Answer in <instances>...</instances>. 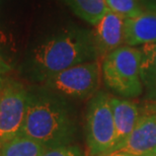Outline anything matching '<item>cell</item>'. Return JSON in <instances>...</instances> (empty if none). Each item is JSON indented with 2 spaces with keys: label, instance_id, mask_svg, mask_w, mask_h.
<instances>
[{
  "label": "cell",
  "instance_id": "cell-9",
  "mask_svg": "<svg viewBox=\"0 0 156 156\" xmlns=\"http://www.w3.org/2000/svg\"><path fill=\"white\" fill-rule=\"evenodd\" d=\"M125 44L131 47L156 44V8L143 9L125 20Z\"/></svg>",
  "mask_w": 156,
  "mask_h": 156
},
{
  "label": "cell",
  "instance_id": "cell-1",
  "mask_svg": "<svg viewBox=\"0 0 156 156\" xmlns=\"http://www.w3.org/2000/svg\"><path fill=\"white\" fill-rule=\"evenodd\" d=\"M77 124L67 104L47 93L29 92L27 115L20 134L42 143L47 148L70 145Z\"/></svg>",
  "mask_w": 156,
  "mask_h": 156
},
{
  "label": "cell",
  "instance_id": "cell-7",
  "mask_svg": "<svg viewBox=\"0 0 156 156\" xmlns=\"http://www.w3.org/2000/svg\"><path fill=\"white\" fill-rule=\"evenodd\" d=\"M98 58H105L125 44V18L108 10L92 30Z\"/></svg>",
  "mask_w": 156,
  "mask_h": 156
},
{
  "label": "cell",
  "instance_id": "cell-6",
  "mask_svg": "<svg viewBox=\"0 0 156 156\" xmlns=\"http://www.w3.org/2000/svg\"><path fill=\"white\" fill-rule=\"evenodd\" d=\"M101 66L98 60L85 62L47 78L46 85L58 94L72 98H87L95 94L99 86Z\"/></svg>",
  "mask_w": 156,
  "mask_h": 156
},
{
  "label": "cell",
  "instance_id": "cell-10",
  "mask_svg": "<svg viewBox=\"0 0 156 156\" xmlns=\"http://www.w3.org/2000/svg\"><path fill=\"white\" fill-rule=\"evenodd\" d=\"M111 108L116 130L115 145L112 150V152H115L132 133L138 123L140 115L137 105L128 99L111 96Z\"/></svg>",
  "mask_w": 156,
  "mask_h": 156
},
{
  "label": "cell",
  "instance_id": "cell-17",
  "mask_svg": "<svg viewBox=\"0 0 156 156\" xmlns=\"http://www.w3.org/2000/svg\"><path fill=\"white\" fill-rule=\"evenodd\" d=\"M146 8H156V0H141Z\"/></svg>",
  "mask_w": 156,
  "mask_h": 156
},
{
  "label": "cell",
  "instance_id": "cell-20",
  "mask_svg": "<svg viewBox=\"0 0 156 156\" xmlns=\"http://www.w3.org/2000/svg\"><path fill=\"white\" fill-rule=\"evenodd\" d=\"M6 41H7V39H6L5 34L0 30V44H5Z\"/></svg>",
  "mask_w": 156,
  "mask_h": 156
},
{
  "label": "cell",
  "instance_id": "cell-4",
  "mask_svg": "<svg viewBox=\"0 0 156 156\" xmlns=\"http://www.w3.org/2000/svg\"><path fill=\"white\" fill-rule=\"evenodd\" d=\"M115 130L111 95L98 91L90 99L86 113V144L88 156H105L115 145Z\"/></svg>",
  "mask_w": 156,
  "mask_h": 156
},
{
  "label": "cell",
  "instance_id": "cell-3",
  "mask_svg": "<svg viewBox=\"0 0 156 156\" xmlns=\"http://www.w3.org/2000/svg\"><path fill=\"white\" fill-rule=\"evenodd\" d=\"M141 49L122 46L104 58L102 77L108 88L123 98H137L143 91Z\"/></svg>",
  "mask_w": 156,
  "mask_h": 156
},
{
  "label": "cell",
  "instance_id": "cell-21",
  "mask_svg": "<svg viewBox=\"0 0 156 156\" xmlns=\"http://www.w3.org/2000/svg\"><path fill=\"white\" fill-rule=\"evenodd\" d=\"M145 156H156V151H155V152H153V153H150V154L145 155Z\"/></svg>",
  "mask_w": 156,
  "mask_h": 156
},
{
  "label": "cell",
  "instance_id": "cell-16",
  "mask_svg": "<svg viewBox=\"0 0 156 156\" xmlns=\"http://www.w3.org/2000/svg\"><path fill=\"white\" fill-rule=\"evenodd\" d=\"M9 70H10L9 65L6 63V62L3 60L1 57H0V77H2L4 74L7 73Z\"/></svg>",
  "mask_w": 156,
  "mask_h": 156
},
{
  "label": "cell",
  "instance_id": "cell-5",
  "mask_svg": "<svg viewBox=\"0 0 156 156\" xmlns=\"http://www.w3.org/2000/svg\"><path fill=\"white\" fill-rule=\"evenodd\" d=\"M29 91L18 81L0 77V146L20 133Z\"/></svg>",
  "mask_w": 156,
  "mask_h": 156
},
{
  "label": "cell",
  "instance_id": "cell-19",
  "mask_svg": "<svg viewBox=\"0 0 156 156\" xmlns=\"http://www.w3.org/2000/svg\"><path fill=\"white\" fill-rule=\"evenodd\" d=\"M147 110L150 112V113L156 114V101H152L151 104H149L147 105Z\"/></svg>",
  "mask_w": 156,
  "mask_h": 156
},
{
  "label": "cell",
  "instance_id": "cell-12",
  "mask_svg": "<svg viewBox=\"0 0 156 156\" xmlns=\"http://www.w3.org/2000/svg\"><path fill=\"white\" fill-rule=\"evenodd\" d=\"M46 149L42 143L18 134L0 146V156H41Z\"/></svg>",
  "mask_w": 156,
  "mask_h": 156
},
{
  "label": "cell",
  "instance_id": "cell-13",
  "mask_svg": "<svg viewBox=\"0 0 156 156\" xmlns=\"http://www.w3.org/2000/svg\"><path fill=\"white\" fill-rule=\"evenodd\" d=\"M66 2L78 17L92 26L108 10L105 0H66Z\"/></svg>",
  "mask_w": 156,
  "mask_h": 156
},
{
  "label": "cell",
  "instance_id": "cell-8",
  "mask_svg": "<svg viewBox=\"0 0 156 156\" xmlns=\"http://www.w3.org/2000/svg\"><path fill=\"white\" fill-rule=\"evenodd\" d=\"M117 151L133 156H145L156 151V114L140 116L132 133Z\"/></svg>",
  "mask_w": 156,
  "mask_h": 156
},
{
  "label": "cell",
  "instance_id": "cell-2",
  "mask_svg": "<svg viewBox=\"0 0 156 156\" xmlns=\"http://www.w3.org/2000/svg\"><path fill=\"white\" fill-rule=\"evenodd\" d=\"M98 59L92 32L80 27L60 30L34 49L33 66L36 73L46 80L61 71Z\"/></svg>",
  "mask_w": 156,
  "mask_h": 156
},
{
  "label": "cell",
  "instance_id": "cell-11",
  "mask_svg": "<svg viewBox=\"0 0 156 156\" xmlns=\"http://www.w3.org/2000/svg\"><path fill=\"white\" fill-rule=\"evenodd\" d=\"M141 80L146 98L156 101V44H148L141 48Z\"/></svg>",
  "mask_w": 156,
  "mask_h": 156
},
{
  "label": "cell",
  "instance_id": "cell-15",
  "mask_svg": "<svg viewBox=\"0 0 156 156\" xmlns=\"http://www.w3.org/2000/svg\"><path fill=\"white\" fill-rule=\"evenodd\" d=\"M41 156H83V153L78 146L70 144L48 148Z\"/></svg>",
  "mask_w": 156,
  "mask_h": 156
},
{
  "label": "cell",
  "instance_id": "cell-14",
  "mask_svg": "<svg viewBox=\"0 0 156 156\" xmlns=\"http://www.w3.org/2000/svg\"><path fill=\"white\" fill-rule=\"evenodd\" d=\"M141 3V0H105L108 10L121 15L125 20L136 16L142 12Z\"/></svg>",
  "mask_w": 156,
  "mask_h": 156
},
{
  "label": "cell",
  "instance_id": "cell-18",
  "mask_svg": "<svg viewBox=\"0 0 156 156\" xmlns=\"http://www.w3.org/2000/svg\"><path fill=\"white\" fill-rule=\"evenodd\" d=\"M105 156H133L131 154H128L126 152H121V151H115V152H112V153L105 155Z\"/></svg>",
  "mask_w": 156,
  "mask_h": 156
}]
</instances>
